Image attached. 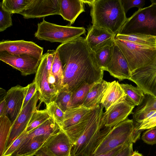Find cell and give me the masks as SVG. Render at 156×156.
Wrapping results in <instances>:
<instances>
[{"mask_svg":"<svg viewBox=\"0 0 156 156\" xmlns=\"http://www.w3.org/2000/svg\"><path fill=\"white\" fill-rule=\"evenodd\" d=\"M55 50L63 71L61 87L73 92L83 83L92 84L103 80L104 71L85 38L80 36L61 44Z\"/></svg>","mask_w":156,"mask_h":156,"instance_id":"obj_1","label":"cell"},{"mask_svg":"<svg viewBox=\"0 0 156 156\" xmlns=\"http://www.w3.org/2000/svg\"><path fill=\"white\" fill-rule=\"evenodd\" d=\"M104 107L93 109L85 130L72 147L70 156H93L98 146L113 127H104L101 119Z\"/></svg>","mask_w":156,"mask_h":156,"instance_id":"obj_2","label":"cell"},{"mask_svg":"<svg viewBox=\"0 0 156 156\" xmlns=\"http://www.w3.org/2000/svg\"><path fill=\"white\" fill-rule=\"evenodd\" d=\"M90 15L93 25L115 36L119 33L127 18L121 0H95Z\"/></svg>","mask_w":156,"mask_h":156,"instance_id":"obj_3","label":"cell"},{"mask_svg":"<svg viewBox=\"0 0 156 156\" xmlns=\"http://www.w3.org/2000/svg\"><path fill=\"white\" fill-rule=\"evenodd\" d=\"M140 134L136 131L133 120L127 118L113 128L93 156L105 153L120 146L135 143L140 139Z\"/></svg>","mask_w":156,"mask_h":156,"instance_id":"obj_4","label":"cell"},{"mask_svg":"<svg viewBox=\"0 0 156 156\" xmlns=\"http://www.w3.org/2000/svg\"><path fill=\"white\" fill-rule=\"evenodd\" d=\"M119 34H139L156 37V3L135 12L127 19Z\"/></svg>","mask_w":156,"mask_h":156,"instance_id":"obj_5","label":"cell"},{"mask_svg":"<svg viewBox=\"0 0 156 156\" xmlns=\"http://www.w3.org/2000/svg\"><path fill=\"white\" fill-rule=\"evenodd\" d=\"M114 42L126 59L132 74L156 59V47L142 45L115 38Z\"/></svg>","mask_w":156,"mask_h":156,"instance_id":"obj_6","label":"cell"},{"mask_svg":"<svg viewBox=\"0 0 156 156\" xmlns=\"http://www.w3.org/2000/svg\"><path fill=\"white\" fill-rule=\"evenodd\" d=\"M85 32L83 27L59 25L47 22L43 18L42 21L37 24L34 36L40 40L63 44L80 37Z\"/></svg>","mask_w":156,"mask_h":156,"instance_id":"obj_7","label":"cell"},{"mask_svg":"<svg viewBox=\"0 0 156 156\" xmlns=\"http://www.w3.org/2000/svg\"><path fill=\"white\" fill-rule=\"evenodd\" d=\"M72 142L62 129L51 135L36 152L35 156H70Z\"/></svg>","mask_w":156,"mask_h":156,"instance_id":"obj_8","label":"cell"},{"mask_svg":"<svg viewBox=\"0 0 156 156\" xmlns=\"http://www.w3.org/2000/svg\"><path fill=\"white\" fill-rule=\"evenodd\" d=\"M38 100L39 94L37 91L26 105L22 109L18 117L12 123L4 152L26 130L33 112L37 109Z\"/></svg>","mask_w":156,"mask_h":156,"instance_id":"obj_9","label":"cell"},{"mask_svg":"<svg viewBox=\"0 0 156 156\" xmlns=\"http://www.w3.org/2000/svg\"><path fill=\"white\" fill-rule=\"evenodd\" d=\"M47 56V52L43 55L34 80L37 86L40 103H44L46 106L54 101L58 92L51 88L48 81Z\"/></svg>","mask_w":156,"mask_h":156,"instance_id":"obj_10","label":"cell"},{"mask_svg":"<svg viewBox=\"0 0 156 156\" xmlns=\"http://www.w3.org/2000/svg\"><path fill=\"white\" fill-rule=\"evenodd\" d=\"M0 60L20 71L24 76L36 73L41 60L28 54L14 55L0 51Z\"/></svg>","mask_w":156,"mask_h":156,"instance_id":"obj_11","label":"cell"},{"mask_svg":"<svg viewBox=\"0 0 156 156\" xmlns=\"http://www.w3.org/2000/svg\"><path fill=\"white\" fill-rule=\"evenodd\" d=\"M129 80L134 83L145 94L156 97V59L135 71Z\"/></svg>","mask_w":156,"mask_h":156,"instance_id":"obj_12","label":"cell"},{"mask_svg":"<svg viewBox=\"0 0 156 156\" xmlns=\"http://www.w3.org/2000/svg\"><path fill=\"white\" fill-rule=\"evenodd\" d=\"M60 0H32L23 12L20 13L25 19L40 18L53 15H60Z\"/></svg>","mask_w":156,"mask_h":156,"instance_id":"obj_13","label":"cell"},{"mask_svg":"<svg viewBox=\"0 0 156 156\" xmlns=\"http://www.w3.org/2000/svg\"><path fill=\"white\" fill-rule=\"evenodd\" d=\"M43 50V48L31 41L3 40L0 42V51H6L14 55L28 54L40 60Z\"/></svg>","mask_w":156,"mask_h":156,"instance_id":"obj_14","label":"cell"},{"mask_svg":"<svg viewBox=\"0 0 156 156\" xmlns=\"http://www.w3.org/2000/svg\"><path fill=\"white\" fill-rule=\"evenodd\" d=\"M134 107L126 100L113 105L103 113L101 119L102 125L104 127H114L133 113Z\"/></svg>","mask_w":156,"mask_h":156,"instance_id":"obj_15","label":"cell"},{"mask_svg":"<svg viewBox=\"0 0 156 156\" xmlns=\"http://www.w3.org/2000/svg\"><path fill=\"white\" fill-rule=\"evenodd\" d=\"M28 87V85L25 87L17 85L12 87L4 97L6 103V115L12 123L22 109Z\"/></svg>","mask_w":156,"mask_h":156,"instance_id":"obj_16","label":"cell"},{"mask_svg":"<svg viewBox=\"0 0 156 156\" xmlns=\"http://www.w3.org/2000/svg\"><path fill=\"white\" fill-rule=\"evenodd\" d=\"M105 71L120 81L125 79L129 80L132 75L126 59L115 43L112 58Z\"/></svg>","mask_w":156,"mask_h":156,"instance_id":"obj_17","label":"cell"},{"mask_svg":"<svg viewBox=\"0 0 156 156\" xmlns=\"http://www.w3.org/2000/svg\"><path fill=\"white\" fill-rule=\"evenodd\" d=\"M115 36L105 29L91 26L88 29L85 40L94 52L114 41Z\"/></svg>","mask_w":156,"mask_h":156,"instance_id":"obj_18","label":"cell"},{"mask_svg":"<svg viewBox=\"0 0 156 156\" xmlns=\"http://www.w3.org/2000/svg\"><path fill=\"white\" fill-rule=\"evenodd\" d=\"M85 11L82 0H60V13L63 18L73 23L78 16Z\"/></svg>","mask_w":156,"mask_h":156,"instance_id":"obj_19","label":"cell"},{"mask_svg":"<svg viewBox=\"0 0 156 156\" xmlns=\"http://www.w3.org/2000/svg\"><path fill=\"white\" fill-rule=\"evenodd\" d=\"M126 95L119 82L115 80L110 82L101 101V104L105 111L113 105L126 100Z\"/></svg>","mask_w":156,"mask_h":156,"instance_id":"obj_20","label":"cell"},{"mask_svg":"<svg viewBox=\"0 0 156 156\" xmlns=\"http://www.w3.org/2000/svg\"><path fill=\"white\" fill-rule=\"evenodd\" d=\"M133 120L136 132L156 126V110H136L133 113Z\"/></svg>","mask_w":156,"mask_h":156,"instance_id":"obj_21","label":"cell"},{"mask_svg":"<svg viewBox=\"0 0 156 156\" xmlns=\"http://www.w3.org/2000/svg\"><path fill=\"white\" fill-rule=\"evenodd\" d=\"M109 83L104 80L101 82L95 83L87 93L83 105L90 109L99 106Z\"/></svg>","mask_w":156,"mask_h":156,"instance_id":"obj_22","label":"cell"},{"mask_svg":"<svg viewBox=\"0 0 156 156\" xmlns=\"http://www.w3.org/2000/svg\"><path fill=\"white\" fill-rule=\"evenodd\" d=\"M91 109L83 105L68 108L65 112V119L61 128L64 130L78 124L85 118Z\"/></svg>","mask_w":156,"mask_h":156,"instance_id":"obj_23","label":"cell"},{"mask_svg":"<svg viewBox=\"0 0 156 156\" xmlns=\"http://www.w3.org/2000/svg\"><path fill=\"white\" fill-rule=\"evenodd\" d=\"M61 128L56 122L54 118H51L43 123L28 133L27 135L18 149L13 155L29 140L37 136L44 135L50 136L57 132Z\"/></svg>","mask_w":156,"mask_h":156,"instance_id":"obj_24","label":"cell"},{"mask_svg":"<svg viewBox=\"0 0 156 156\" xmlns=\"http://www.w3.org/2000/svg\"><path fill=\"white\" fill-rule=\"evenodd\" d=\"M50 136H35L28 140L13 156H32L41 147Z\"/></svg>","mask_w":156,"mask_h":156,"instance_id":"obj_25","label":"cell"},{"mask_svg":"<svg viewBox=\"0 0 156 156\" xmlns=\"http://www.w3.org/2000/svg\"><path fill=\"white\" fill-rule=\"evenodd\" d=\"M115 38L126 41L138 44L152 47H156V37L139 34H116Z\"/></svg>","mask_w":156,"mask_h":156,"instance_id":"obj_26","label":"cell"},{"mask_svg":"<svg viewBox=\"0 0 156 156\" xmlns=\"http://www.w3.org/2000/svg\"><path fill=\"white\" fill-rule=\"evenodd\" d=\"M121 87L126 95V100L135 106L141 105L145 98V94L139 87L131 84H120Z\"/></svg>","mask_w":156,"mask_h":156,"instance_id":"obj_27","label":"cell"},{"mask_svg":"<svg viewBox=\"0 0 156 156\" xmlns=\"http://www.w3.org/2000/svg\"><path fill=\"white\" fill-rule=\"evenodd\" d=\"M114 44V41L94 52L98 64L104 71L106 70L108 65L112 58Z\"/></svg>","mask_w":156,"mask_h":156,"instance_id":"obj_28","label":"cell"},{"mask_svg":"<svg viewBox=\"0 0 156 156\" xmlns=\"http://www.w3.org/2000/svg\"><path fill=\"white\" fill-rule=\"evenodd\" d=\"M92 110L80 123L63 130L71 140L73 145L76 143L85 130L90 117Z\"/></svg>","mask_w":156,"mask_h":156,"instance_id":"obj_29","label":"cell"},{"mask_svg":"<svg viewBox=\"0 0 156 156\" xmlns=\"http://www.w3.org/2000/svg\"><path fill=\"white\" fill-rule=\"evenodd\" d=\"M32 0H3L0 2L2 8L11 14L24 11Z\"/></svg>","mask_w":156,"mask_h":156,"instance_id":"obj_30","label":"cell"},{"mask_svg":"<svg viewBox=\"0 0 156 156\" xmlns=\"http://www.w3.org/2000/svg\"><path fill=\"white\" fill-rule=\"evenodd\" d=\"M51 117L46 109L42 110L36 109L32 114L26 129V131L29 133L46 121Z\"/></svg>","mask_w":156,"mask_h":156,"instance_id":"obj_31","label":"cell"},{"mask_svg":"<svg viewBox=\"0 0 156 156\" xmlns=\"http://www.w3.org/2000/svg\"><path fill=\"white\" fill-rule=\"evenodd\" d=\"M12 122L6 115L0 116V156H2Z\"/></svg>","mask_w":156,"mask_h":156,"instance_id":"obj_32","label":"cell"},{"mask_svg":"<svg viewBox=\"0 0 156 156\" xmlns=\"http://www.w3.org/2000/svg\"><path fill=\"white\" fill-rule=\"evenodd\" d=\"M72 93L65 87H61L58 91L54 102L65 112L71 108Z\"/></svg>","mask_w":156,"mask_h":156,"instance_id":"obj_33","label":"cell"},{"mask_svg":"<svg viewBox=\"0 0 156 156\" xmlns=\"http://www.w3.org/2000/svg\"><path fill=\"white\" fill-rule=\"evenodd\" d=\"M95 83L89 84L84 83L74 90L72 93L71 108L83 105L87 93Z\"/></svg>","mask_w":156,"mask_h":156,"instance_id":"obj_34","label":"cell"},{"mask_svg":"<svg viewBox=\"0 0 156 156\" xmlns=\"http://www.w3.org/2000/svg\"><path fill=\"white\" fill-rule=\"evenodd\" d=\"M51 76L55 82V87L58 91L62 87L63 71L58 52L55 50L51 69Z\"/></svg>","mask_w":156,"mask_h":156,"instance_id":"obj_35","label":"cell"},{"mask_svg":"<svg viewBox=\"0 0 156 156\" xmlns=\"http://www.w3.org/2000/svg\"><path fill=\"white\" fill-rule=\"evenodd\" d=\"M46 109L60 127L64 120L65 112L60 108L54 101L47 105Z\"/></svg>","mask_w":156,"mask_h":156,"instance_id":"obj_36","label":"cell"},{"mask_svg":"<svg viewBox=\"0 0 156 156\" xmlns=\"http://www.w3.org/2000/svg\"><path fill=\"white\" fill-rule=\"evenodd\" d=\"M28 133L26 130L17 138L8 148L4 152L2 156H12L26 137Z\"/></svg>","mask_w":156,"mask_h":156,"instance_id":"obj_37","label":"cell"},{"mask_svg":"<svg viewBox=\"0 0 156 156\" xmlns=\"http://www.w3.org/2000/svg\"><path fill=\"white\" fill-rule=\"evenodd\" d=\"M11 14L4 10L0 4V31L2 32L12 25Z\"/></svg>","mask_w":156,"mask_h":156,"instance_id":"obj_38","label":"cell"},{"mask_svg":"<svg viewBox=\"0 0 156 156\" xmlns=\"http://www.w3.org/2000/svg\"><path fill=\"white\" fill-rule=\"evenodd\" d=\"M143 102L142 105L138 107L136 110L149 111L156 110V97L147 95Z\"/></svg>","mask_w":156,"mask_h":156,"instance_id":"obj_39","label":"cell"},{"mask_svg":"<svg viewBox=\"0 0 156 156\" xmlns=\"http://www.w3.org/2000/svg\"><path fill=\"white\" fill-rule=\"evenodd\" d=\"M55 50H49L47 51V66L48 73V80L51 88L57 91L55 87L54 81L51 76V69Z\"/></svg>","mask_w":156,"mask_h":156,"instance_id":"obj_40","label":"cell"},{"mask_svg":"<svg viewBox=\"0 0 156 156\" xmlns=\"http://www.w3.org/2000/svg\"><path fill=\"white\" fill-rule=\"evenodd\" d=\"M126 14L131 8L136 7L140 9L143 8L145 5L144 0H121Z\"/></svg>","mask_w":156,"mask_h":156,"instance_id":"obj_41","label":"cell"},{"mask_svg":"<svg viewBox=\"0 0 156 156\" xmlns=\"http://www.w3.org/2000/svg\"><path fill=\"white\" fill-rule=\"evenodd\" d=\"M141 139L147 144H156V126L147 129L143 133Z\"/></svg>","mask_w":156,"mask_h":156,"instance_id":"obj_42","label":"cell"},{"mask_svg":"<svg viewBox=\"0 0 156 156\" xmlns=\"http://www.w3.org/2000/svg\"><path fill=\"white\" fill-rule=\"evenodd\" d=\"M28 89L23 103L22 108L26 105L35 93L37 91V84L34 80L32 83L28 84Z\"/></svg>","mask_w":156,"mask_h":156,"instance_id":"obj_43","label":"cell"},{"mask_svg":"<svg viewBox=\"0 0 156 156\" xmlns=\"http://www.w3.org/2000/svg\"><path fill=\"white\" fill-rule=\"evenodd\" d=\"M133 144L126 145L113 156H131L133 152Z\"/></svg>","mask_w":156,"mask_h":156,"instance_id":"obj_44","label":"cell"},{"mask_svg":"<svg viewBox=\"0 0 156 156\" xmlns=\"http://www.w3.org/2000/svg\"><path fill=\"white\" fill-rule=\"evenodd\" d=\"M128 144L119 146L105 153L100 154L98 155L94 156H113L118 152L122 148Z\"/></svg>","mask_w":156,"mask_h":156,"instance_id":"obj_45","label":"cell"},{"mask_svg":"<svg viewBox=\"0 0 156 156\" xmlns=\"http://www.w3.org/2000/svg\"><path fill=\"white\" fill-rule=\"evenodd\" d=\"M7 105L5 101L2 99L0 102V116L6 115Z\"/></svg>","mask_w":156,"mask_h":156,"instance_id":"obj_46","label":"cell"},{"mask_svg":"<svg viewBox=\"0 0 156 156\" xmlns=\"http://www.w3.org/2000/svg\"><path fill=\"white\" fill-rule=\"evenodd\" d=\"M84 3L87 4L91 6L93 5L95 0H82Z\"/></svg>","mask_w":156,"mask_h":156,"instance_id":"obj_47","label":"cell"},{"mask_svg":"<svg viewBox=\"0 0 156 156\" xmlns=\"http://www.w3.org/2000/svg\"><path fill=\"white\" fill-rule=\"evenodd\" d=\"M132 156H143L141 154H140L138 152V151H133L132 154Z\"/></svg>","mask_w":156,"mask_h":156,"instance_id":"obj_48","label":"cell"},{"mask_svg":"<svg viewBox=\"0 0 156 156\" xmlns=\"http://www.w3.org/2000/svg\"><path fill=\"white\" fill-rule=\"evenodd\" d=\"M151 3H156V0H151Z\"/></svg>","mask_w":156,"mask_h":156,"instance_id":"obj_49","label":"cell"},{"mask_svg":"<svg viewBox=\"0 0 156 156\" xmlns=\"http://www.w3.org/2000/svg\"><path fill=\"white\" fill-rule=\"evenodd\" d=\"M131 156H132V155Z\"/></svg>","mask_w":156,"mask_h":156,"instance_id":"obj_50","label":"cell"}]
</instances>
